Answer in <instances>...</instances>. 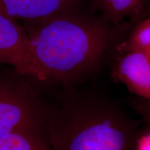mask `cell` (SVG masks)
<instances>
[{
  "label": "cell",
  "instance_id": "6da1fadb",
  "mask_svg": "<svg viewBox=\"0 0 150 150\" xmlns=\"http://www.w3.org/2000/svg\"><path fill=\"white\" fill-rule=\"evenodd\" d=\"M46 83L68 85L91 73L113 40L111 24L81 11L22 22Z\"/></svg>",
  "mask_w": 150,
  "mask_h": 150
},
{
  "label": "cell",
  "instance_id": "7a4b0ae2",
  "mask_svg": "<svg viewBox=\"0 0 150 150\" xmlns=\"http://www.w3.org/2000/svg\"><path fill=\"white\" fill-rule=\"evenodd\" d=\"M45 138L52 150H136L139 136L112 103L65 97L52 105Z\"/></svg>",
  "mask_w": 150,
  "mask_h": 150
},
{
  "label": "cell",
  "instance_id": "3957f363",
  "mask_svg": "<svg viewBox=\"0 0 150 150\" xmlns=\"http://www.w3.org/2000/svg\"><path fill=\"white\" fill-rule=\"evenodd\" d=\"M38 82L0 63V136L27 131L45 138L52 105L41 97L35 86Z\"/></svg>",
  "mask_w": 150,
  "mask_h": 150
},
{
  "label": "cell",
  "instance_id": "277c9868",
  "mask_svg": "<svg viewBox=\"0 0 150 150\" xmlns=\"http://www.w3.org/2000/svg\"><path fill=\"white\" fill-rule=\"evenodd\" d=\"M0 63L13 66L22 74L46 83L35 61L25 29L13 18L0 13Z\"/></svg>",
  "mask_w": 150,
  "mask_h": 150
},
{
  "label": "cell",
  "instance_id": "5b68a950",
  "mask_svg": "<svg viewBox=\"0 0 150 150\" xmlns=\"http://www.w3.org/2000/svg\"><path fill=\"white\" fill-rule=\"evenodd\" d=\"M83 0H0V13L21 22L81 11Z\"/></svg>",
  "mask_w": 150,
  "mask_h": 150
},
{
  "label": "cell",
  "instance_id": "8992f818",
  "mask_svg": "<svg viewBox=\"0 0 150 150\" xmlns=\"http://www.w3.org/2000/svg\"><path fill=\"white\" fill-rule=\"evenodd\" d=\"M114 74L129 91L150 102V52L131 50L122 53Z\"/></svg>",
  "mask_w": 150,
  "mask_h": 150
},
{
  "label": "cell",
  "instance_id": "52a82bcc",
  "mask_svg": "<svg viewBox=\"0 0 150 150\" xmlns=\"http://www.w3.org/2000/svg\"><path fill=\"white\" fill-rule=\"evenodd\" d=\"M150 0H93V8L108 24L118 25L125 19L133 20L149 4Z\"/></svg>",
  "mask_w": 150,
  "mask_h": 150
},
{
  "label": "cell",
  "instance_id": "ba28073f",
  "mask_svg": "<svg viewBox=\"0 0 150 150\" xmlns=\"http://www.w3.org/2000/svg\"><path fill=\"white\" fill-rule=\"evenodd\" d=\"M134 27L119 47L122 53L131 50L150 52V4L134 19Z\"/></svg>",
  "mask_w": 150,
  "mask_h": 150
},
{
  "label": "cell",
  "instance_id": "9c48e42d",
  "mask_svg": "<svg viewBox=\"0 0 150 150\" xmlns=\"http://www.w3.org/2000/svg\"><path fill=\"white\" fill-rule=\"evenodd\" d=\"M0 150H52L44 137L27 131L0 136Z\"/></svg>",
  "mask_w": 150,
  "mask_h": 150
},
{
  "label": "cell",
  "instance_id": "30bf717a",
  "mask_svg": "<svg viewBox=\"0 0 150 150\" xmlns=\"http://www.w3.org/2000/svg\"><path fill=\"white\" fill-rule=\"evenodd\" d=\"M136 150H150V132L139 136L136 142Z\"/></svg>",
  "mask_w": 150,
  "mask_h": 150
}]
</instances>
